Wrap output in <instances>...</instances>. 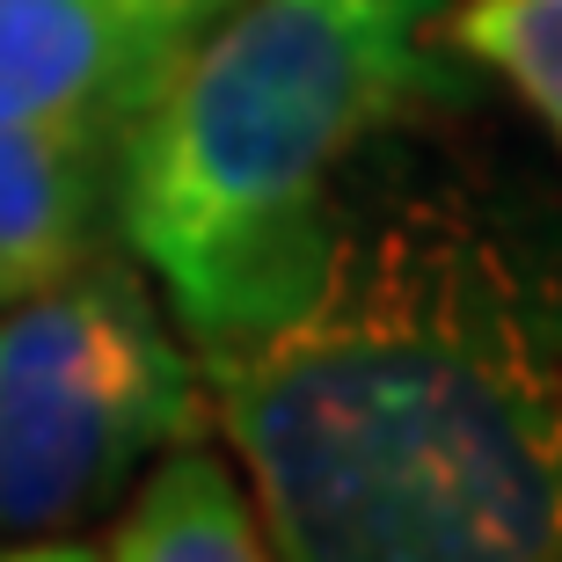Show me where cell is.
Wrapping results in <instances>:
<instances>
[{"instance_id":"6da1fadb","label":"cell","mask_w":562,"mask_h":562,"mask_svg":"<svg viewBox=\"0 0 562 562\" xmlns=\"http://www.w3.org/2000/svg\"><path fill=\"white\" fill-rule=\"evenodd\" d=\"M292 562H562V234L475 183L344 198L307 300L198 358Z\"/></svg>"},{"instance_id":"7a4b0ae2","label":"cell","mask_w":562,"mask_h":562,"mask_svg":"<svg viewBox=\"0 0 562 562\" xmlns=\"http://www.w3.org/2000/svg\"><path fill=\"white\" fill-rule=\"evenodd\" d=\"M453 59L446 0H241L176 52L117 154V234L190 358L307 300L358 161L460 95Z\"/></svg>"},{"instance_id":"3957f363","label":"cell","mask_w":562,"mask_h":562,"mask_svg":"<svg viewBox=\"0 0 562 562\" xmlns=\"http://www.w3.org/2000/svg\"><path fill=\"white\" fill-rule=\"evenodd\" d=\"M205 380L139 263L95 249L0 307V541L44 548L103 519L168 438L198 431Z\"/></svg>"},{"instance_id":"277c9868","label":"cell","mask_w":562,"mask_h":562,"mask_svg":"<svg viewBox=\"0 0 562 562\" xmlns=\"http://www.w3.org/2000/svg\"><path fill=\"white\" fill-rule=\"evenodd\" d=\"M168 66L176 44L117 0H0V117L125 146Z\"/></svg>"},{"instance_id":"5b68a950","label":"cell","mask_w":562,"mask_h":562,"mask_svg":"<svg viewBox=\"0 0 562 562\" xmlns=\"http://www.w3.org/2000/svg\"><path fill=\"white\" fill-rule=\"evenodd\" d=\"M117 154L110 139L0 117V307L66 278L117 234Z\"/></svg>"},{"instance_id":"8992f818","label":"cell","mask_w":562,"mask_h":562,"mask_svg":"<svg viewBox=\"0 0 562 562\" xmlns=\"http://www.w3.org/2000/svg\"><path fill=\"white\" fill-rule=\"evenodd\" d=\"M103 555H117V562H256V555H271V541H263V512L241 490L234 460L220 446H205L198 431H183L132 475V497L110 519Z\"/></svg>"},{"instance_id":"52a82bcc","label":"cell","mask_w":562,"mask_h":562,"mask_svg":"<svg viewBox=\"0 0 562 562\" xmlns=\"http://www.w3.org/2000/svg\"><path fill=\"white\" fill-rule=\"evenodd\" d=\"M446 37L562 139V0H446Z\"/></svg>"},{"instance_id":"ba28073f","label":"cell","mask_w":562,"mask_h":562,"mask_svg":"<svg viewBox=\"0 0 562 562\" xmlns=\"http://www.w3.org/2000/svg\"><path fill=\"white\" fill-rule=\"evenodd\" d=\"M117 8H132V15H139L154 37H168L176 52H183L198 30H212L220 15H234L241 0H117Z\"/></svg>"}]
</instances>
